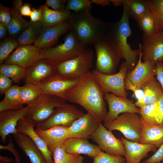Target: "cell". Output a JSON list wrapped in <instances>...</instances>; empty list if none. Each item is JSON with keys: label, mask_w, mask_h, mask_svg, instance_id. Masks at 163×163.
Listing matches in <instances>:
<instances>
[{"label": "cell", "mask_w": 163, "mask_h": 163, "mask_svg": "<svg viewBox=\"0 0 163 163\" xmlns=\"http://www.w3.org/2000/svg\"><path fill=\"white\" fill-rule=\"evenodd\" d=\"M104 94L101 86L90 72L79 79L68 94L66 101L79 104L101 122L107 113Z\"/></svg>", "instance_id": "1"}, {"label": "cell", "mask_w": 163, "mask_h": 163, "mask_svg": "<svg viewBox=\"0 0 163 163\" xmlns=\"http://www.w3.org/2000/svg\"><path fill=\"white\" fill-rule=\"evenodd\" d=\"M123 11L120 19L115 22L104 23L103 36L113 44L121 58L125 60L130 69L133 68L136 63L142 44H139L138 49L133 50L128 43V39L132 32L129 24L130 17L126 0H123Z\"/></svg>", "instance_id": "2"}, {"label": "cell", "mask_w": 163, "mask_h": 163, "mask_svg": "<svg viewBox=\"0 0 163 163\" xmlns=\"http://www.w3.org/2000/svg\"><path fill=\"white\" fill-rule=\"evenodd\" d=\"M90 9L71 13L68 20L70 30L82 46L93 43L103 36L104 23L94 17Z\"/></svg>", "instance_id": "3"}, {"label": "cell", "mask_w": 163, "mask_h": 163, "mask_svg": "<svg viewBox=\"0 0 163 163\" xmlns=\"http://www.w3.org/2000/svg\"><path fill=\"white\" fill-rule=\"evenodd\" d=\"M87 46L81 45L75 34L69 30L62 43L42 49L41 59H45L55 66L72 59L81 54Z\"/></svg>", "instance_id": "4"}, {"label": "cell", "mask_w": 163, "mask_h": 163, "mask_svg": "<svg viewBox=\"0 0 163 163\" xmlns=\"http://www.w3.org/2000/svg\"><path fill=\"white\" fill-rule=\"evenodd\" d=\"M93 44L97 57L94 69L105 75L115 73L121 58L114 46L103 36Z\"/></svg>", "instance_id": "5"}, {"label": "cell", "mask_w": 163, "mask_h": 163, "mask_svg": "<svg viewBox=\"0 0 163 163\" xmlns=\"http://www.w3.org/2000/svg\"><path fill=\"white\" fill-rule=\"evenodd\" d=\"M104 125L109 130L120 131L127 140L139 143L144 123L137 113L125 112Z\"/></svg>", "instance_id": "6"}, {"label": "cell", "mask_w": 163, "mask_h": 163, "mask_svg": "<svg viewBox=\"0 0 163 163\" xmlns=\"http://www.w3.org/2000/svg\"><path fill=\"white\" fill-rule=\"evenodd\" d=\"M94 55L93 51L87 48L77 56L56 66V73L73 79H80L90 72Z\"/></svg>", "instance_id": "7"}, {"label": "cell", "mask_w": 163, "mask_h": 163, "mask_svg": "<svg viewBox=\"0 0 163 163\" xmlns=\"http://www.w3.org/2000/svg\"><path fill=\"white\" fill-rule=\"evenodd\" d=\"M66 101L56 96L42 93L36 101L28 106L29 109L25 117L36 125L47 119L56 107L65 103Z\"/></svg>", "instance_id": "8"}, {"label": "cell", "mask_w": 163, "mask_h": 163, "mask_svg": "<svg viewBox=\"0 0 163 163\" xmlns=\"http://www.w3.org/2000/svg\"><path fill=\"white\" fill-rule=\"evenodd\" d=\"M129 69L127 63H122L118 72L111 75L99 73L95 69L92 73L101 86L104 93H111L117 96L127 98L125 87L126 77Z\"/></svg>", "instance_id": "9"}, {"label": "cell", "mask_w": 163, "mask_h": 163, "mask_svg": "<svg viewBox=\"0 0 163 163\" xmlns=\"http://www.w3.org/2000/svg\"><path fill=\"white\" fill-rule=\"evenodd\" d=\"M85 114L75 106L65 103L56 107L47 119L36 124V128L45 129L58 125L69 127Z\"/></svg>", "instance_id": "10"}, {"label": "cell", "mask_w": 163, "mask_h": 163, "mask_svg": "<svg viewBox=\"0 0 163 163\" xmlns=\"http://www.w3.org/2000/svg\"><path fill=\"white\" fill-rule=\"evenodd\" d=\"M112 131L100 122L89 138L98 145L101 151L106 153L117 156H125L126 149L122 140L116 138Z\"/></svg>", "instance_id": "11"}, {"label": "cell", "mask_w": 163, "mask_h": 163, "mask_svg": "<svg viewBox=\"0 0 163 163\" xmlns=\"http://www.w3.org/2000/svg\"><path fill=\"white\" fill-rule=\"evenodd\" d=\"M79 79H73L56 74L37 85L43 93L59 97L66 101L68 94L77 85Z\"/></svg>", "instance_id": "12"}, {"label": "cell", "mask_w": 163, "mask_h": 163, "mask_svg": "<svg viewBox=\"0 0 163 163\" xmlns=\"http://www.w3.org/2000/svg\"><path fill=\"white\" fill-rule=\"evenodd\" d=\"M42 50L34 45H19L3 64L17 65L27 70L41 59Z\"/></svg>", "instance_id": "13"}, {"label": "cell", "mask_w": 163, "mask_h": 163, "mask_svg": "<svg viewBox=\"0 0 163 163\" xmlns=\"http://www.w3.org/2000/svg\"><path fill=\"white\" fill-rule=\"evenodd\" d=\"M104 99L108 104L109 111L103 121L104 124L114 120L121 113H139V108L137 107L133 101L127 98L118 97L111 93H105Z\"/></svg>", "instance_id": "14"}, {"label": "cell", "mask_w": 163, "mask_h": 163, "mask_svg": "<svg viewBox=\"0 0 163 163\" xmlns=\"http://www.w3.org/2000/svg\"><path fill=\"white\" fill-rule=\"evenodd\" d=\"M142 46L143 61L155 64L163 61V36L161 30L150 36L143 35Z\"/></svg>", "instance_id": "15"}, {"label": "cell", "mask_w": 163, "mask_h": 163, "mask_svg": "<svg viewBox=\"0 0 163 163\" xmlns=\"http://www.w3.org/2000/svg\"><path fill=\"white\" fill-rule=\"evenodd\" d=\"M29 106L18 110H9L0 112V136L1 140L4 144L7 136L17 132L16 127L19 121L27 114Z\"/></svg>", "instance_id": "16"}, {"label": "cell", "mask_w": 163, "mask_h": 163, "mask_svg": "<svg viewBox=\"0 0 163 163\" xmlns=\"http://www.w3.org/2000/svg\"><path fill=\"white\" fill-rule=\"evenodd\" d=\"M142 46L136 66L133 69L127 72L126 75L132 83L140 89L145 83L156 75L155 64L142 61Z\"/></svg>", "instance_id": "17"}, {"label": "cell", "mask_w": 163, "mask_h": 163, "mask_svg": "<svg viewBox=\"0 0 163 163\" xmlns=\"http://www.w3.org/2000/svg\"><path fill=\"white\" fill-rule=\"evenodd\" d=\"M57 74L56 66L45 59H41L26 70L25 80L37 85Z\"/></svg>", "instance_id": "18"}, {"label": "cell", "mask_w": 163, "mask_h": 163, "mask_svg": "<svg viewBox=\"0 0 163 163\" xmlns=\"http://www.w3.org/2000/svg\"><path fill=\"white\" fill-rule=\"evenodd\" d=\"M35 131L52 153L56 148L63 145L69 138V127L62 125L56 126L45 129L36 128Z\"/></svg>", "instance_id": "19"}, {"label": "cell", "mask_w": 163, "mask_h": 163, "mask_svg": "<svg viewBox=\"0 0 163 163\" xmlns=\"http://www.w3.org/2000/svg\"><path fill=\"white\" fill-rule=\"evenodd\" d=\"M100 123L90 113H85L69 127V138H89Z\"/></svg>", "instance_id": "20"}, {"label": "cell", "mask_w": 163, "mask_h": 163, "mask_svg": "<svg viewBox=\"0 0 163 163\" xmlns=\"http://www.w3.org/2000/svg\"><path fill=\"white\" fill-rule=\"evenodd\" d=\"M69 30L68 20L55 26L43 27L34 45L41 49L52 47L61 36Z\"/></svg>", "instance_id": "21"}, {"label": "cell", "mask_w": 163, "mask_h": 163, "mask_svg": "<svg viewBox=\"0 0 163 163\" xmlns=\"http://www.w3.org/2000/svg\"><path fill=\"white\" fill-rule=\"evenodd\" d=\"M12 135L15 143L29 158L31 163H47L41 151L28 135L19 132Z\"/></svg>", "instance_id": "22"}, {"label": "cell", "mask_w": 163, "mask_h": 163, "mask_svg": "<svg viewBox=\"0 0 163 163\" xmlns=\"http://www.w3.org/2000/svg\"><path fill=\"white\" fill-rule=\"evenodd\" d=\"M63 145L68 153L73 155L83 154L91 158L102 151L97 145L91 143L87 139L82 138H69Z\"/></svg>", "instance_id": "23"}, {"label": "cell", "mask_w": 163, "mask_h": 163, "mask_svg": "<svg viewBox=\"0 0 163 163\" xmlns=\"http://www.w3.org/2000/svg\"><path fill=\"white\" fill-rule=\"evenodd\" d=\"M126 149L125 163H138L151 152H155L157 147L149 144H143L133 142L122 137Z\"/></svg>", "instance_id": "24"}, {"label": "cell", "mask_w": 163, "mask_h": 163, "mask_svg": "<svg viewBox=\"0 0 163 163\" xmlns=\"http://www.w3.org/2000/svg\"><path fill=\"white\" fill-rule=\"evenodd\" d=\"M36 126L24 117L19 121L16 127L17 131L27 134L32 139L42 152L47 163H54L52 153L48 150L44 142L34 129Z\"/></svg>", "instance_id": "25"}, {"label": "cell", "mask_w": 163, "mask_h": 163, "mask_svg": "<svg viewBox=\"0 0 163 163\" xmlns=\"http://www.w3.org/2000/svg\"><path fill=\"white\" fill-rule=\"evenodd\" d=\"M23 4L21 0H14L10 8L11 18L8 27V36L17 38L31 23L21 14L20 8Z\"/></svg>", "instance_id": "26"}, {"label": "cell", "mask_w": 163, "mask_h": 163, "mask_svg": "<svg viewBox=\"0 0 163 163\" xmlns=\"http://www.w3.org/2000/svg\"><path fill=\"white\" fill-rule=\"evenodd\" d=\"M141 88L144 92L143 97L134 103L136 106L139 108L157 102L163 94L161 86L155 77L145 83Z\"/></svg>", "instance_id": "27"}, {"label": "cell", "mask_w": 163, "mask_h": 163, "mask_svg": "<svg viewBox=\"0 0 163 163\" xmlns=\"http://www.w3.org/2000/svg\"><path fill=\"white\" fill-rule=\"evenodd\" d=\"M42 15L40 21L44 27H50L59 24L69 18L71 13L66 10L56 11L44 5L40 6Z\"/></svg>", "instance_id": "28"}, {"label": "cell", "mask_w": 163, "mask_h": 163, "mask_svg": "<svg viewBox=\"0 0 163 163\" xmlns=\"http://www.w3.org/2000/svg\"><path fill=\"white\" fill-rule=\"evenodd\" d=\"M139 143L153 145L159 148L163 143V125L144 124Z\"/></svg>", "instance_id": "29"}, {"label": "cell", "mask_w": 163, "mask_h": 163, "mask_svg": "<svg viewBox=\"0 0 163 163\" xmlns=\"http://www.w3.org/2000/svg\"><path fill=\"white\" fill-rule=\"evenodd\" d=\"M146 125H160V112L158 102L139 108V113Z\"/></svg>", "instance_id": "30"}, {"label": "cell", "mask_w": 163, "mask_h": 163, "mask_svg": "<svg viewBox=\"0 0 163 163\" xmlns=\"http://www.w3.org/2000/svg\"><path fill=\"white\" fill-rule=\"evenodd\" d=\"M40 21L31 23L17 38L20 45H30L35 42L43 28Z\"/></svg>", "instance_id": "31"}, {"label": "cell", "mask_w": 163, "mask_h": 163, "mask_svg": "<svg viewBox=\"0 0 163 163\" xmlns=\"http://www.w3.org/2000/svg\"><path fill=\"white\" fill-rule=\"evenodd\" d=\"M130 17L137 22L144 14L150 11L147 0H126Z\"/></svg>", "instance_id": "32"}, {"label": "cell", "mask_w": 163, "mask_h": 163, "mask_svg": "<svg viewBox=\"0 0 163 163\" xmlns=\"http://www.w3.org/2000/svg\"><path fill=\"white\" fill-rule=\"evenodd\" d=\"M42 93L38 86L29 82H26L21 87L20 99L23 104L29 106L36 101Z\"/></svg>", "instance_id": "33"}, {"label": "cell", "mask_w": 163, "mask_h": 163, "mask_svg": "<svg viewBox=\"0 0 163 163\" xmlns=\"http://www.w3.org/2000/svg\"><path fill=\"white\" fill-rule=\"evenodd\" d=\"M26 73V69L17 65L2 64L0 66V73L9 78L15 83L25 79Z\"/></svg>", "instance_id": "34"}, {"label": "cell", "mask_w": 163, "mask_h": 163, "mask_svg": "<svg viewBox=\"0 0 163 163\" xmlns=\"http://www.w3.org/2000/svg\"><path fill=\"white\" fill-rule=\"evenodd\" d=\"M52 153L54 163H83L84 159L80 155L67 152L63 145L54 149Z\"/></svg>", "instance_id": "35"}, {"label": "cell", "mask_w": 163, "mask_h": 163, "mask_svg": "<svg viewBox=\"0 0 163 163\" xmlns=\"http://www.w3.org/2000/svg\"><path fill=\"white\" fill-rule=\"evenodd\" d=\"M154 18L156 32L163 27V0H147Z\"/></svg>", "instance_id": "36"}, {"label": "cell", "mask_w": 163, "mask_h": 163, "mask_svg": "<svg viewBox=\"0 0 163 163\" xmlns=\"http://www.w3.org/2000/svg\"><path fill=\"white\" fill-rule=\"evenodd\" d=\"M20 44L16 38L9 36L1 41L0 43V64H3L11 53Z\"/></svg>", "instance_id": "37"}, {"label": "cell", "mask_w": 163, "mask_h": 163, "mask_svg": "<svg viewBox=\"0 0 163 163\" xmlns=\"http://www.w3.org/2000/svg\"><path fill=\"white\" fill-rule=\"evenodd\" d=\"M143 35L150 36L156 33L154 18L151 11L142 16L137 22Z\"/></svg>", "instance_id": "38"}, {"label": "cell", "mask_w": 163, "mask_h": 163, "mask_svg": "<svg viewBox=\"0 0 163 163\" xmlns=\"http://www.w3.org/2000/svg\"><path fill=\"white\" fill-rule=\"evenodd\" d=\"M92 4L89 0H68L65 7L66 10L78 12L87 9H91Z\"/></svg>", "instance_id": "39"}, {"label": "cell", "mask_w": 163, "mask_h": 163, "mask_svg": "<svg viewBox=\"0 0 163 163\" xmlns=\"http://www.w3.org/2000/svg\"><path fill=\"white\" fill-rule=\"evenodd\" d=\"M93 158V163H125L123 157L111 155L102 151Z\"/></svg>", "instance_id": "40"}, {"label": "cell", "mask_w": 163, "mask_h": 163, "mask_svg": "<svg viewBox=\"0 0 163 163\" xmlns=\"http://www.w3.org/2000/svg\"><path fill=\"white\" fill-rule=\"evenodd\" d=\"M21 87L18 85H12L4 93L5 96L3 100L21 103L20 99Z\"/></svg>", "instance_id": "41"}, {"label": "cell", "mask_w": 163, "mask_h": 163, "mask_svg": "<svg viewBox=\"0 0 163 163\" xmlns=\"http://www.w3.org/2000/svg\"><path fill=\"white\" fill-rule=\"evenodd\" d=\"M125 87L126 90H131L133 92L132 96H135L137 100H140L143 98V91L133 85L126 76L125 81Z\"/></svg>", "instance_id": "42"}, {"label": "cell", "mask_w": 163, "mask_h": 163, "mask_svg": "<svg viewBox=\"0 0 163 163\" xmlns=\"http://www.w3.org/2000/svg\"><path fill=\"white\" fill-rule=\"evenodd\" d=\"M66 0H46L44 5L56 11L66 10Z\"/></svg>", "instance_id": "43"}, {"label": "cell", "mask_w": 163, "mask_h": 163, "mask_svg": "<svg viewBox=\"0 0 163 163\" xmlns=\"http://www.w3.org/2000/svg\"><path fill=\"white\" fill-rule=\"evenodd\" d=\"M11 18V9L0 3V22L7 27Z\"/></svg>", "instance_id": "44"}, {"label": "cell", "mask_w": 163, "mask_h": 163, "mask_svg": "<svg viewBox=\"0 0 163 163\" xmlns=\"http://www.w3.org/2000/svg\"><path fill=\"white\" fill-rule=\"evenodd\" d=\"M24 107V104L21 103L6 101L3 100L0 102V112L9 110H19Z\"/></svg>", "instance_id": "45"}, {"label": "cell", "mask_w": 163, "mask_h": 163, "mask_svg": "<svg viewBox=\"0 0 163 163\" xmlns=\"http://www.w3.org/2000/svg\"><path fill=\"white\" fill-rule=\"evenodd\" d=\"M0 149L8 150L11 152L14 156L15 163H21V158L19 153L15 149L11 137H10L9 138L7 145H0Z\"/></svg>", "instance_id": "46"}, {"label": "cell", "mask_w": 163, "mask_h": 163, "mask_svg": "<svg viewBox=\"0 0 163 163\" xmlns=\"http://www.w3.org/2000/svg\"><path fill=\"white\" fill-rule=\"evenodd\" d=\"M12 80L8 77L0 73V93L2 94L12 85Z\"/></svg>", "instance_id": "47"}, {"label": "cell", "mask_w": 163, "mask_h": 163, "mask_svg": "<svg viewBox=\"0 0 163 163\" xmlns=\"http://www.w3.org/2000/svg\"><path fill=\"white\" fill-rule=\"evenodd\" d=\"M163 161V143L159 149L147 159L145 161V163H156Z\"/></svg>", "instance_id": "48"}, {"label": "cell", "mask_w": 163, "mask_h": 163, "mask_svg": "<svg viewBox=\"0 0 163 163\" xmlns=\"http://www.w3.org/2000/svg\"><path fill=\"white\" fill-rule=\"evenodd\" d=\"M156 79L161 84L163 91V61L155 64Z\"/></svg>", "instance_id": "49"}, {"label": "cell", "mask_w": 163, "mask_h": 163, "mask_svg": "<svg viewBox=\"0 0 163 163\" xmlns=\"http://www.w3.org/2000/svg\"><path fill=\"white\" fill-rule=\"evenodd\" d=\"M41 10L40 7L38 9L34 8L32 9L30 16V22L34 23L40 21L41 18Z\"/></svg>", "instance_id": "50"}, {"label": "cell", "mask_w": 163, "mask_h": 163, "mask_svg": "<svg viewBox=\"0 0 163 163\" xmlns=\"http://www.w3.org/2000/svg\"><path fill=\"white\" fill-rule=\"evenodd\" d=\"M31 5L28 3H23L21 6L20 12L22 16H30L32 12Z\"/></svg>", "instance_id": "51"}, {"label": "cell", "mask_w": 163, "mask_h": 163, "mask_svg": "<svg viewBox=\"0 0 163 163\" xmlns=\"http://www.w3.org/2000/svg\"><path fill=\"white\" fill-rule=\"evenodd\" d=\"M8 35V29L7 26L0 22V40H2Z\"/></svg>", "instance_id": "52"}, {"label": "cell", "mask_w": 163, "mask_h": 163, "mask_svg": "<svg viewBox=\"0 0 163 163\" xmlns=\"http://www.w3.org/2000/svg\"><path fill=\"white\" fill-rule=\"evenodd\" d=\"M160 112V125H163V94L157 101Z\"/></svg>", "instance_id": "53"}, {"label": "cell", "mask_w": 163, "mask_h": 163, "mask_svg": "<svg viewBox=\"0 0 163 163\" xmlns=\"http://www.w3.org/2000/svg\"><path fill=\"white\" fill-rule=\"evenodd\" d=\"M92 3L101 5L102 7L109 5L110 2L109 0H91Z\"/></svg>", "instance_id": "54"}, {"label": "cell", "mask_w": 163, "mask_h": 163, "mask_svg": "<svg viewBox=\"0 0 163 163\" xmlns=\"http://www.w3.org/2000/svg\"><path fill=\"white\" fill-rule=\"evenodd\" d=\"M0 161L10 163H12L14 162L13 158H9L7 156H0Z\"/></svg>", "instance_id": "55"}, {"label": "cell", "mask_w": 163, "mask_h": 163, "mask_svg": "<svg viewBox=\"0 0 163 163\" xmlns=\"http://www.w3.org/2000/svg\"><path fill=\"white\" fill-rule=\"evenodd\" d=\"M115 7L123 5V0H109Z\"/></svg>", "instance_id": "56"}, {"label": "cell", "mask_w": 163, "mask_h": 163, "mask_svg": "<svg viewBox=\"0 0 163 163\" xmlns=\"http://www.w3.org/2000/svg\"><path fill=\"white\" fill-rule=\"evenodd\" d=\"M0 163H10L0 161Z\"/></svg>", "instance_id": "57"}, {"label": "cell", "mask_w": 163, "mask_h": 163, "mask_svg": "<svg viewBox=\"0 0 163 163\" xmlns=\"http://www.w3.org/2000/svg\"><path fill=\"white\" fill-rule=\"evenodd\" d=\"M161 32L163 36V27L162 28V29L161 30Z\"/></svg>", "instance_id": "58"}, {"label": "cell", "mask_w": 163, "mask_h": 163, "mask_svg": "<svg viewBox=\"0 0 163 163\" xmlns=\"http://www.w3.org/2000/svg\"><path fill=\"white\" fill-rule=\"evenodd\" d=\"M160 163V162H157V163Z\"/></svg>", "instance_id": "59"}, {"label": "cell", "mask_w": 163, "mask_h": 163, "mask_svg": "<svg viewBox=\"0 0 163 163\" xmlns=\"http://www.w3.org/2000/svg\"><path fill=\"white\" fill-rule=\"evenodd\" d=\"M141 163L140 162H139V163Z\"/></svg>", "instance_id": "60"}]
</instances>
